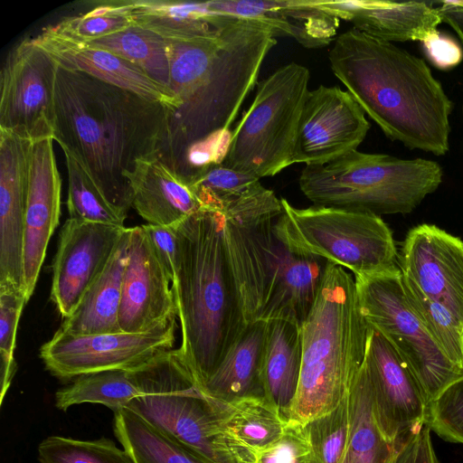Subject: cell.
Listing matches in <instances>:
<instances>
[{
	"mask_svg": "<svg viewBox=\"0 0 463 463\" xmlns=\"http://www.w3.org/2000/svg\"><path fill=\"white\" fill-rule=\"evenodd\" d=\"M271 26L221 14L209 32L167 42L169 89L180 108L168 120L164 151L177 159L202 142L229 143L232 124L277 44Z\"/></svg>",
	"mask_w": 463,
	"mask_h": 463,
	"instance_id": "6da1fadb",
	"label": "cell"
},
{
	"mask_svg": "<svg viewBox=\"0 0 463 463\" xmlns=\"http://www.w3.org/2000/svg\"><path fill=\"white\" fill-rule=\"evenodd\" d=\"M171 113L135 92L57 65L53 140L126 216L132 207L126 174L137 160L158 154Z\"/></svg>",
	"mask_w": 463,
	"mask_h": 463,
	"instance_id": "7a4b0ae2",
	"label": "cell"
},
{
	"mask_svg": "<svg viewBox=\"0 0 463 463\" xmlns=\"http://www.w3.org/2000/svg\"><path fill=\"white\" fill-rule=\"evenodd\" d=\"M334 75L392 141L443 156L453 104L421 58L355 28L329 51Z\"/></svg>",
	"mask_w": 463,
	"mask_h": 463,
	"instance_id": "3957f363",
	"label": "cell"
},
{
	"mask_svg": "<svg viewBox=\"0 0 463 463\" xmlns=\"http://www.w3.org/2000/svg\"><path fill=\"white\" fill-rule=\"evenodd\" d=\"M178 255L172 290L178 348L201 386L249 326L228 259L221 213L202 209L175 225Z\"/></svg>",
	"mask_w": 463,
	"mask_h": 463,
	"instance_id": "277c9868",
	"label": "cell"
},
{
	"mask_svg": "<svg viewBox=\"0 0 463 463\" xmlns=\"http://www.w3.org/2000/svg\"><path fill=\"white\" fill-rule=\"evenodd\" d=\"M369 330L354 279L329 262L301 325V371L288 420L306 424L335 409L348 395L365 357Z\"/></svg>",
	"mask_w": 463,
	"mask_h": 463,
	"instance_id": "5b68a950",
	"label": "cell"
},
{
	"mask_svg": "<svg viewBox=\"0 0 463 463\" xmlns=\"http://www.w3.org/2000/svg\"><path fill=\"white\" fill-rule=\"evenodd\" d=\"M442 176L433 160L354 150L325 165H306L298 183L314 205L380 216L412 212L438 189Z\"/></svg>",
	"mask_w": 463,
	"mask_h": 463,
	"instance_id": "8992f818",
	"label": "cell"
},
{
	"mask_svg": "<svg viewBox=\"0 0 463 463\" xmlns=\"http://www.w3.org/2000/svg\"><path fill=\"white\" fill-rule=\"evenodd\" d=\"M310 73L295 61L257 83L256 95L232 132L222 165L258 179L292 165Z\"/></svg>",
	"mask_w": 463,
	"mask_h": 463,
	"instance_id": "52a82bcc",
	"label": "cell"
},
{
	"mask_svg": "<svg viewBox=\"0 0 463 463\" xmlns=\"http://www.w3.org/2000/svg\"><path fill=\"white\" fill-rule=\"evenodd\" d=\"M277 238L288 246L320 256L354 276L398 268L392 232L381 216L364 211L313 205L296 208L281 198Z\"/></svg>",
	"mask_w": 463,
	"mask_h": 463,
	"instance_id": "ba28073f",
	"label": "cell"
},
{
	"mask_svg": "<svg viewBox=\"0 0 463 463\" xmlns=\"http://www.w3.org/2000/svg\"><path fill=\"white\" fill-rule=\"evenodd\" d=\"M126 408L210 463L256 462L225 432L178 349L161 355L153 393L132 400Z\"/></svg>",
	"mask_w": 463,
	"mask_h": 463,
	"instance_id": "9c48e42d",
	"label": "cell"
},
{
	"mask_svg": "<svg viewBox=\"0 0 463 463\" xmlns=\"http://www.w3.org/2000/svg\"><path fill=\"white\" fill-rule=\"evenodd\" d=\"M226 251L247 324L261 318L280 260L275 224L281 199L256 182L220 212Z\"/></svg>",
	"mask_w": 463,
	"mask_h": 463,
	"instance_id": "30bf717a",
	"label": "cell"
},
{
	"mask_svg": "<svg viewBox=\"0 0 463 463\" xmlns=\"http://www.w3.org/2000/svg\"><path fill=\"white\" fill-rule=\"evenodd\" d=\"M361 312L405 360L430 402L463 379L430 336L404 289L401 269L354 276Z\"/></svg>",
	"mask_w": 463,
	"mask_h": 463,
	"instance_id": "8fae6325",
	"label": "cell"
},
{
	"mask_svg": "<svg viewBox=\"0 0 463 463\" xmlns=\"http://www.w3.org/2000/svg\"><path fill=\"white\" fill-rule=\"evenodd\" d=\"M176 317L142 333L71 335L59 329L40 348L46 370L61 380L107 370H129L173 349Z\"/></svg>",
	"mask_w": 463,
	"mask_h": 463,
	"instance_id": "7c38bea8",
	"label": "cell"
},
{
	"mask_svg": "<svg viewBox=\"0 0 463 463\" xmlns=\"http://www.w3.org/2000/svg\"><path fill=\"white\" fill-rule=\"evenodd\" d=\"M56 69L33 38L10 50L0 71V128L31 141L53 137Z\"/></svg>",
	"mask_w": 463,
	"mask_h": 463,
	"instance_id": "4fadbf2b",
	"label": "cell"
},
{
	"mask_svg": "<svg viewBox=\"0 0 463 463\" xmlns=\"http://www.w3.org/2000/svg\"><path fill=\"white\" fill-rule=\"evenodd\" d=\"M364 363L376 420L387 439L400 446L425 426V392L405 360L371 326Z\"/></svg>",
	"mask_w": 463,
	"mask_h": 463,
	"instance_id": "5bb4252c",
	"label": "cell"
},
{
	"mask_svg": "<svg viewBox=\"0 0 463 463\" xmlns=\"http://www.w3.org/2000/svg\"><path fill=\"white\" fill-rule=\"evenodd\" d=\"M370 124L353 96L338 86L309 90L298 121L292 164L325 165L357 150Z\"/></svg>",
	"mask_w": 463,
	"mask_h": 463,
	"instance_id": "9a60e30c",
	"label": "cell"
},
{
	"mask_svg": "<svg viewBox=\"0 0 463 463\" xmlns=\"http://www.w3.org/2000/svg\"><path fill=\"white\" fill-rule=\"evenodd\" d=\"M126 230L69 218L59 236L52 263L51 300L61 317H69L99 277Z\"/></svg>",
	"mask_w": 463,
	"mask_h": 463,
	"instance_id": "2e32d148",
	"label": "cell"
},
{
	"mask_svg": "<svg viewBox=\"0 0 463 463\" xmlns=\"http://www.w3.org/2000/svg\"><path fill=\"white\" fill-rule=\"evenodd\" d=\"M398 267L428 298L463 323V241L441 228H411L398 252Z\"/></svg>",
	"mask_w": 463,
	"mask_h": 463,
	"instance_id": "e0dca14e",
	"label": "cell"
},
{
	"mask_svg": "<svg viewBox=\"0 0 463 463\" xmlns=\"http://www.w3.org/2000/svg\"><path fill=\"white\" fill-rule=\"evenodd\" d=\"M170 283L142 225L130 228L118 315L120 330L142 333L177 317Z\"/></svg>",
	"mask_w": 463,
	"mask_h": 463,
	"instance_id": "ac0fdd59",
	"label": "cell"
},
{
	"mask_svg": "<svg viewBox=\"0 0 463 463\" xmlns=\"http://www.w3.org/2000/svg\"><path fill=\"white\" fill-rule=\"evenodd\" d=\"M31 150V140L0 128V287H12L24 293Z\"/></svg>",
	"mask_w": 463,
	"mask_h": 463,
	"instance_id": "d6986e66",
	"label": "cell"
},
{
	"mask_svg": "<svg viewBox=\"0 0 463 463\" xmlns=\"http://www.w3.org/2000/svg\"><path fill=\"white\" fill-rule=\"evenodd\" d=\"M53 141L51 137L32 141L24 238V287L27 302L35 288L61 214V179Z\"/></svg>",
	"mask_w": 463,
	"mask_h": 463,
	"instance_id": "ffe728a7",
	"label": "cell"
},
{
	"mask_svg": "<svg viewBox=\"0 0 463 463\" xmlns=\"http://www.w3.org/2000/svg\"><path fill=\"white\" fill-rule=\"evenodd\" d=\"M33 41L63 69L88 73L146 99L158 102L170 109L171 115L180 108L179 100L169 88L156 81L137 65L109 51L60 36L47 27Z\"/></svg>",
	"mask_w": 463,
	"mask_h": 463,
	"instance_id": "44dd1931",
	"label": "cell"
},
{
	"mask_svg": "<svg viewBox=\"0 0 463 463\" xmlns=\"http://www.w3.org/2000/svg\"><path fill=\"white\" fill-rule=\"evenodd\" d=\"M326 11L377 39L423 42L443 23L439 7L426 2L387 0L319 1Z\"/></svg>",
	"mask_w": 463,
	"mask_h": 463,
	"instance_id": "7402d4cb",
	"label": "cell"
},
{
	"mask_svg": "<svg viewBox=\"0 0 463 463\" xmlns=\"http://www.w3.org/2000/svg\"><path fill=\"white\" fill-rule=\"evenodd\" d=\"M208 4L219 14L262 22L279 35H288L309 49L328 45L339 26L340 19L322 8L319 1L221 0Z\"/></svg>",
	"mask_w": 463,
	"mask_h": 463,
	"instance_id": "603a6c76",
	"label": "cell"
},
{
	"mask_svg": "<svg viewBox=\"0 0 463 463\" xmlns=\"http://www.w3.org/2000/svg\"><path fill=\"white\" fill-rule=\"evenodd\" d=\"M126 177L132 207L147 223L175 226L203 209L190 183L157 155L137 160Z\"/></svg>",
	"mask_w": 463,
	"mask_h": 463,
	"instance_id": "cb8c5ba5",
	"label": "cell"
},
{
	"mask_svg": "<svg viewBox=\"0 0 463 463\" xmlns=\"http://www.w3.org/2000/svg\"><path fill=\"white\" fill-rule=\"evenodd\" d=\"M279 242L280 260L260 320L284 318L301 326L316 302L329 261Z\"/></svg>",
	"mask_w": 463,
	"mask_h": 463,
	"instance_id": "d4e9b609",
	"label": "cell"
},
{
	"mask_svg": "<svg viewBox=\"0 0 463 463\" xmlns=\"http://www.w3.org/2000/svg\"><path fill=\"white\" fill-rule=\"evenodd\" d=\"M130 228H126L106 268L59 328L71 335L119 333L122 279L128 260Z\"/></svg>",
	"mask_w": 463,
	"mask_h": 463,
	"instance_id": "484cf974",
	"label": "cell"
},
{
	"mask_svg": "<svg viewBox=\"0 0 463 463\" xmlns=\"http://www.w3.org/2000/svg\"><path fill=\"white\" fill-rule=\"evenodd\" d=\"M302 364L301 326L293 320H266L262 377L265 395L288 420Z\"/></svg>",
	"mask_w": 463,
	"mask_h": 463,
	"instance_id": "4316f807",
	"label": "cell"
},
{
	"mask_svg": "<svg viewBox=\"0 0 463 463\" xmlns=\"http://www.w3.org/2000/svg\"><path fill=\"white\" fill-rule=\"evenodd\" d=\"M266 321L249 324L244 334L203 384L205 394L222 401L265 395L262 366Z\"/></svg>",
	"mask_w": 463,
	"mask_h": 463,
	"instance_id": "83f0119b",
	"label": "cell"
},
{
	"mask_svg": "<svg viewBox=\"0 0 463 463\" xmlns=\"http://www.w3.org/2000/svg\"><path fill=\"white\" fill-rule=\"evenodd\" d=\"M209 398L228 436L255 458L282 435L288 421L266 395L232 401Z\"/></svg>",
	"mask_w": 463,
	"mask_h": 463,
	"instance_id": "f1b7e54d",
	"label": "cell"
},
{
	"mask_svg": "<svg viewBox=\"0 0 463 463\" xmlns=\"http://www.w3.org/2000/svg\"><path fill=\"white\" fill-rule=\"evenodd\" d=\"M349 439L341 463H396L402 444L390 442L376 420L364 360L349 391Z\"/></svg>",
	"mask_w": 463,
	"mask_h": 463,
	"instance_id": "f546056e",
	"label": "cell"
},
{
	"mask_svg": "<svg viewBox=\"0 0 463 463\" xmlns=\"http://www.w3.org/2000/svg\"><path fill=\"white\" fill-rule=\"evenodd\" d=\"M135 24L166 40L203 34L217 24L221 14L207 2L168 0H123Z\"/></svg>",
	"mask_w": 463,
	"mask_h": 463,
	"instance_id": "4dcf8cb0",
	"label": "cell"
},
{
	"mask_svg": "<svg viewBox=\"0 0 463 463\" xmlns=\"http://www.w3.org/2000/svg\"><path fill=\"white\" fill-rule=\"evenodd\" d=\"M114 433L135 463H210L127 408L114 412Z\"/></svg>",
	"mask_w": 463,
	"mask_h": 463,
	"instance_id": "1f68e13d",
	"label": "cell"
},
{
	"mask_svg": "<svg viewBox=\"0 0 463 463\" xmlns=\"http://www.w3.org/2000/svg\"><path fill=\"white\" fill-rule=\"evenodd\" d=\"M141 396L138 384L129 370H107L77 377L55 393V406L66 411L73 405L98 403L117 411Z\"/></svg>",
	"mask_w": 463,
	"mask_h": 463,
	"instance_id": "d6a6232c",
	"label": "cell"
},
{
	"mask_svg": "<svg viewBox=\"0 0 463 463\" xmlns=\"http://www.w3.org/2000/svg\"><path fill=\"white\" fill-rule=\"evenodd\" d=\"M137 65L158 83L169 88L166 39L137 24L88 43Z\"/></svg>",
	"mask_w": 463,
	"mask_h": 463,
	"instance_id": "836d02e7",
	"label": "cell"
},
{
	"mask_svg": "<svg viewBox=\"0 0 463 463\" xmlns=\"http://www.w3.org/2000/svg\"><path fill=\"white\" fill-rule=\"evenodd\" d=\"M402 279L406 295L425 328L449 360L463 371V323L403 274Z\"/></svg>",
	"mask_w": 463,
	"mask_h": 463,
	"instance_id": "e575fe53",
	"label": "cell"
},
{
	"mask_svg": "<svg viewBox=\"0 0 463 463\" xmlns=\"http://www.w3.org/2000/svg\"><path fill=\"white\" fill-rule=\"evenodd\" d=\"M68 173L67 208L70 218L124 226L126 215L111 205L80 165L63 151Z\"/></svg>",
	"mask_w": 463,
	"mask_h": 463,
	"instance_id": "d590c367",
	"label": "cell"
},
{
	"mask_svg": "<svg viewBox=\"0 0 463 463\" xmlns=\"http://www.w3.org/2000/svg\"><path fill=\"white\" fill-rule=\"evenodd\" d=\"M98 4L85 14L64 17L47 28L67 39L88 43L134 24L123 0L102 1Z\"/></svg>",
	"mask_w": 463,
	"mask_h": 463,
	"instance_id": "8d00e7d4",
	"label": "cell"
},
{
	"mask_svg": "<svg viewBox=\"0 0 463 463\" xmlns=\"http://www.w3.org/2000/svg\"><path fill=\"white\" fill-rule=\"evenodd\" d=\"M40 463H135L129 454L109 439L81 440L49 436L38 446Z\"/></svg>",
	"mask_w": 463,
	"mask_h": 463,
	"instance_id": "74e56055",
	"label": "cell"
},
{
	"mask_svg": "<svg viewBox=\"0 0 463 463\" xmlns=\"http://www.w3.org/2000/svg\"><path fill=\"white\" fill-rule=\"evenodd\" d=\"M305 425L312 446L313 463H341L350 433L349 393L335 409Z\"/></svg>",
	"mask_w": 463,
	"mask_h": 463,
	"instance_id": "f35d334b",
	"label": "cell"
},
{
	"mask_svg": "<svg viewBox=\"0 0 463 463\" xmlns=\"http://www.w3.org/2000/svg\"><path fill=\"white\" fill-rule=\"evenodd\" d=\"M258 181L256 177L217 164L199 173L191 186L203 209L220 213L224 204Z\"/></svg>",
	"mask_w": 463,
	"mask_h": 463,
	"instance_id": "ab89813d",
	"label": "cell"
},
{
	"mask_svg": "<svg viewBox=\"0 0 463 463\" xmlns=\"http://www.w3.org/2000/svg\"><path fill=\"white\" fill-rule=\"evenodd\" d=\"M26 303L23 291L12 287H0L1 403L16 371L14 356L16 332Z\"/></svg>",
	"mask_w": 463,
	"mask_h": 463,
	"instance_id": "60d3db41",
	"label": "cell"
},
{
	"mask_svg": "<svg viewBox=\"0 0 463 463\" xmlns=\"http://www.w3.org/2000/svg\"><path fill=\"white\" fill-rule=\"evenodd\" d=\"M425 425L444 440L463 444V379L428 403Z\"/></svg>",
	"mask_w": 463,
	"mask_h": 463,
	"instance_id": "b9f144b4",
	"label": "cell"
},
{
	"mask_svg": "<svg viewBox=\"0 0 463 463\" xmlns=\"http://www.w3.org/2000/svg\"><path fill=\"white\" fill-rule=\"evenodd\" d=\"M255 463H313V451L305 424L288 420L282 435L256 454Z\"/></svg>",
	"mask_w": 463,
	"mask_h": 463,
	"instance_id": "7bdbcfd3",
	"label": "cell"
},
{
	"mask_svg": "<svg viewBox=\"0 0 463 463\" xmlns=\"http://www.w3.org/2000/svg\"><path fill=\"white\" fill-rule=\"evenodd\" d=\"M421 43L427 58L439 70L452 69L463 61L461 45L439 30Z\"/></svg>",
	"mask_w": 463,
	"mask_h": 463,
	"instance_id": "ee69618b",
	"label": "cell"
},
{
	"mask_svg": "<svg viewBox=\"0 0 463 463\" xmlns=\"http://www.w3.org/2000/svg\"><path fill=\"white\" fill-rule=\"evenodd\" d=\"M155 251L165 268L171 281L175 274L178 242L175 226L142 225Z\"/></svg>",
	"mask_w": 463,
	"mask_h": 463,
	"instance_id": "f6af8a7d",
	"label": "cell"
},
{
	"mask_svg": "<svg viewBox=\"0 0 463 463\" xmlns=\"http://www.w3.org/2000/svg\"><path fill=\"white\" fill-rule=\"evenodd\" d=\"M414 463H440L432 445L430 430L426 425L418 434Z\"/></svg>",
	"mask_w": 463,
	"mask_h": 463,
	"instance_id": "bcb514c9",
	"label": "cell"
},
{
	"mask_svg": "<svg viewBox=\"0 0 463 463\" xmlns=\"http://www.w3.org/2000/svg\"><path fill=\"white\" fill-rule=\"evenodd\" d=\"M440 11L443 23L449 24L463 43V9L456 8L440 2Z\"/></svg>",
	"mask_w": 463,
	"mask_h": 463,
	"instance_id": "7dc6e473",
	"label": "cell"
},
{
	"mask_svg": "<svg viewBox=\"0 0 463 463\" xmlns=\"http://www.w3.org/2000/svg\"><path fill=\"white\" fill-rule=\"evenodd\" d=\"M419 432L410 436L405 441L402 443L399 449L396 463L415 462L417 439Z\"/></svg>",
	"mask_w": 463,
	"mask_h": 463,
	"instance_id": "c3c4849f",
	"label": "cell"
}]
</instances>
